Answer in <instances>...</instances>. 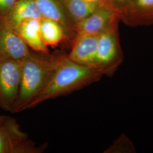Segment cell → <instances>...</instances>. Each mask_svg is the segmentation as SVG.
<instances>
[{"mask_svg": "<svg viewBox=\"0 0 153 153\" xmlns=\"http://www.w3.org/2000/svg\"><path fill=\"white\" fill-rule=\"evenodd\" d=\"M19 0H0V19H2L11 10Z\"/></svg>", "mask_w": 153, "mask_h": 153, "instance_id": "obj_15", "label": "cell"}, {"mask_svg": "<svg viewBox=\"0 0 153 153\" xmlns=\"http://www.w3.org/2000/svg\"><path fill=\"white\" fill-rule=\"evenodd\" d=\"M131 0H108V3L111 7L118 13L126 8Z\"/></svg>", "mask_w": 153, "mask_h": 153, "instance_id": "obj_16", "label": "cell"}, {"mask_svg": "<svg viewBox=\"0 0 153 153\" xmlns=\"http://www.w3.org/2000/svg\"><path fill=\"white\" fill-rule=\"evenodd\" d=\"M40 23L39 19H27L21 25L18 33L28 47L35 52L49 53L48 47L41 36Z\"/></svg>", "mask_w": 153, "mask_h": 153, "instance_id": "obj_12", "label": "cell"}, {"mask_svg": "<svg viewBox=\"0 0 153 153\" xmlns=\"http://www.w3.org/2000/svg\"><path fill=\"white\" fill-rule=\"evenodd\" d=\"M42 18L35 0H19L9 13L0 19V22L18 33L19 28L24 21L30 19Z\"/></svg>", "mask_w": 153, "mask_h": 153, "instance_id": "obj_10", "label": "cell"}, {"mask_svg": "<svg viewBox=\"0 0 153 153\" xmlns=\"http://www.w3.org/2000/svg\"><path fill=\"white\" fill-rule=\"evenodd\" d=\"M120 21L118 13L108 4H104L76 25V35L98 36Z\"/></svg>", "mask_w": 153, "mask_h": 153, "instance_id": "obj_6", "label": "cell"}, {"mask_svg": "<svg viewBox=\"0 0 153 153\" xmlns=\"http://www.w3.org/2000/svg\"><path fill=\"white\" fill-rule=\"evenodd\" d=\"M98 39L97 35H76L71 42V51L68 57L77 64L97 67Z\"/></svg>", "mask_w": 153, "mask_h": 153, "instance_id": "obj_7", "label": "cell"}, {"mask_svg": "<svg viewBox=\"0 0 153 153\" xmlns=\"http://www.w3.org/2000/svg\"><path fill=\"white\" fill-rule=\"evenodd\" d=\"M40 30L42 38L47 46L55 47L66 41L65 34L60 25L53 20L40 19Z\"/></svg>", "mask_w": 153, "mask_h": 153, "instance_id": "obj_14", "label": "cell"}, {"mask_svg": "<svg viewBox=\"0 0 153 153\" xmlns=\"http://www.w3.org/2000/svg\"><path fill=\"white\" fill-rule=\"evenodd\" d=\"M86 1H88L89 2H93V3H97L100 4H108V0H84Z\"/></svg>", "mask_w": 153, "mask_h": 153, "instance_id": "obj_17", "label": "cell"}, {"mask_svg": "<svg viewBox=\"0 0 153 153\" xmlns=\"http://www.w3.org/2000/svg\"><path fill=\"white\" fill-rule=\"evenodd\" d=\"M103 76V71L98 67L77 64L65 54L59 53L57 64L49 82L31 100L27 109L46 100L78 91L98 82Z\"/></svg>", "mask_w": 153, "mask_h": 153, "instance_id": "obj_1", "label": "cell"}, {"mask_svg": "<svg viewBox=\"0 0 153 153\" xmlns=\"http://www.w3.org/2000/svg\"><path fill=\"white\" fill-rule=\"evenodd\" d=\"M43 18L60 24L65 34L66 41H72L76 35L75 25L70 19L61 0H35Z\"/></svg>", "mask_w": 153, "mask_h": 153, "instance_id": "obj_8", "label": "cell"}, {"mask_svg": "<svg viewBox=\"0 0 153 153\" xmlns=\"http://www.w3.org/2000/svg\"><path fill=\"white\" fill-rule=\"evenodd\" d=\"M47 146H38L30 140L14 117L8 116L0 129V153H42Z\"/></svg>", "mask_w": 153, "mask_h": 153, "instance_id": "obj_5", "label": "cell"}, {"mask_svg": "<svg viewBox=\"0 0 153 153\" xmlns=\"http://www.w3.org/2000/svg\"><path fill=\"white\" fill-rule=\"evenodd\" d=\"M7 117H8V116L0 114V129L4 125V124L5 123V121L6 120Z\"/></svg>", "mask_w": 153, "mask_h": 153, "instance_id": "obj_18", "label": "cell"}, {"mask_svg": "<svg viewBox=\"0 0 153 153\" xmlns=\"http://www.w3.org/2000/svg\"><path fill=\"white\" fill-rule=\"evenodd\" d=\"M22 60L0 52V108L14 113L22 76Z\"/></svg>", "mask_w": 153, "mask_h": 153, "instance_id": "obj_3", "label": "cell"}, {"mask_svg": "<svg viewBox=\"0 0 153 153\" xmlns=\"http://www.w3.org/2000/svg\"><path fill=\"white\" fill-rule=\"evenodd\" d=\"M28 47L18 33L0 22V52L22 60L30 54Z\"/></svg>", "mask_w": 153, "mask_h": 153, "instance_id": "obj_11", "label": "cell"}, {"mask_svg": "<svg viewBox=\"0 0 153 153\" xmlns=\"http://www.w3.org/2000/svg\"><path fill=\"white\" fill-rule=\"evenodd\" d=\"M121 22L130 27L153 25V0H131L119 13Z\"/></svg>", "mask_w": 153, "mask_h": 153, "instance_id": "obj_9", "label": "cell"}, {"mask_svg": "<svg viewBox=\"0 0 153 153\" xmlns=\"http://www.w3.org/2000/svg\"><path fill=\"white\" fill-rule=\"evenodd\" d=\"M58 53L30 52L22 60V76L14 113L26 110L31 100L49 82L57 64Z\"/></svg>", "mask_w": 153, "mask_h": 153, "instance_id": "obj_2", "label": "cell"}, {"mask_svg": "<svg viewBox=\"0 0 153 153\" xmlns=\"http://www.w3.org/2000/svg\"><path fill=\"white\" fill-rule=\"evenodd\" d=\"M118 27L119 23L98 35L97 66L104 76H112L123 61Z\"/></svg>", "mask_w": 153, "mask_h": 153, "instance_id": "obj_4", "label": "cell"}, {"mask_svg": "<svg viewBox=\"0 0 153 153\" xmlns=\"http://www.w3.org/2000/svg\"><path fill=\"white\" fill-rule=\"evenodd\" d=\"M67 14L75 27L77 23L86 19L104 4L89 2L84 0H61Z\"/></svg>", "mask_w": 153, "mask_h": 153, "instance_id": "obj_13", "label": "cell"}]
</instances>
